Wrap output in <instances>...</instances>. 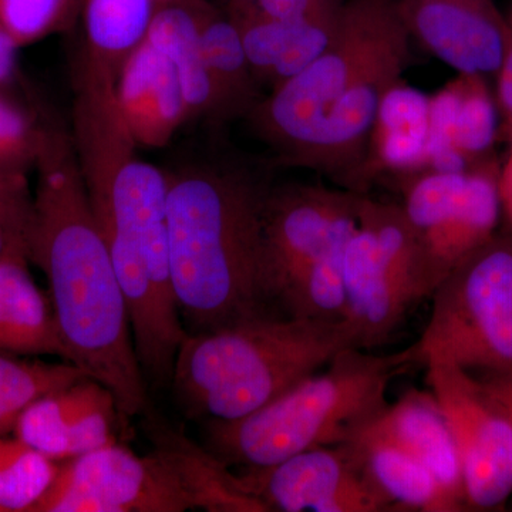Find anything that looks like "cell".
<instances>
[{
    "label": "cell",
    "mask_w": 512,
    "mask_h": 512,
    "mask_svg": "<svg viewBox=\"0 0 512 512\" xmlns=\"http://www.w3.org/2000/svg\"><path fill=\"white\" fill-rule=\"evenodd\" d=\"M35 171L28 259L46 276L69 362L114 394L123 417L137 416L147 407L146 375L72 136L49 127Z\"/></svg>",
    "instance_id": "6da1fadb"
},
{
    "label": "cell",
    "mask_w": 512,
    "mask_h": 512,
    "mask_svg": "<svg viewBox=\"0 0 512 512\" xmlns=\"http://www.w3.org/2000/svg\"><path fill=\"white\" fill-rule=\"evenodd\" d=\"M410 39L397 0H345L325 52L247 114L256 136L282 163L360 194L370 131L409 66Z\"/></svg>",
    "instance_id": "7a4b0ae2"
},
{
    "label": "cell",
    "mask_w": 512,
    "mask_h": 512,
    "mask_svg": "<svg viewBox=\"0 0 512 512\" xmlns=\"http://www.w3.org/2000/svg\"><path fill=\"white\" fill-rule=\"evenodd\" d=\"M171 284L194 332L265 313L262 215L268 188L238 168L167 174Z\"/></svg>",
    "instance_id": "3957f363"
},
{
    "label": "cell",
    "mask_w": 512,
    "mask_h": 512,
    "mask_svg": "<svg viewBox=\"0 0 512 512\" xmlns=\"http://www.w3.org/2000/svg\"><path fill=\"white\" fill-rule=\"evenodd\" d=\"M352 348L360 345L348 322L262 313L188 333L175 356L171 382L195 416L241 419Z\"/></svg>",
    "instance_id": "277c9868"
},
{
    "label": "cell",
    "mask_w": 512,
    "mask_h": 512,
    "mask_svg": "<svg viewBox=\"0 0 512 512\" xmlns=\"http://www.w3.org/2000/svg\"><path fill=\"white\" fill-rule=\"evenodd\" d=\"M420 365L414 346L377 356L346 349L272 402L235 420H210L211 453L225 464L268 467L313 448L346 443L387 406L394 377Z\"/></svg>",
    "instance_id": "5b68a950"
},
{
    "label": "cell",
    "mask_w": 512,
    "mask_h": 512,
    "mask_svg": "<svg viewBox=\"0 0 512 512\" xmlns=\"http://www.w3.org/2000/svg\"><path fill=\"white\" fill-rule=\"evenodd\" d=\"M151 453L117 441L60 463L32 512H268L211 451L157 429Z\"/></svg>",
    "instance_id": "8992f818"
},
{
    "label": "cell",
    "mask_w": 512,
    "mask_h": 512,
    "mask_svg": "<svg viewBox=\"0 0 512 512\" xmlns=\"http://www.w3.org/2000/svg\"><path fill=\"white\" fill-rule=\"evenodd\" d=\"M167 192V174L150 163L87 191L126 296L138 360L158 382L171 380L188 335L171 284Z\"/></svg>",
    "instance_id": "52a82bcc"
},
{
    "label": "cell",
    "mask_w": 512,
    "mask_h": 512,
    "mask_svg": "<svg viewBox=\"0 0 512 512\" xmlns=\"http://www.w3.org/2000/svg\"><path fill=\"white\" fill-rule=\"evenodd\" d=\"M346 322L360 349L376 348L402 325L421 299L446 278L400 204L360 195L356 225L346 245Z\"/></svg>",
    "instance_id": "ba28073f"
},
{
    "label": "cell",
    "mask_w": 512,
    "mask_h": 512,
    "mask_svg": "<svg viewBox=\"0 0 512 512\" xmlns=\"http://www.w3.org/2000/svg\"><path fill=\"white\" fill-rule=\"evenodd\" d=\"M414 343L421 365L443 359L468 370L512 369V228L458 262L433 295Z\"/></svg>",
    "instance_id": "9c48e42d"
},
{
    "label": "cell",
    "mask_w": 512,
    "mask_h": 512,
    "mask_svg": "<svg viewBox=\"0 0 512 512\" xmlns=\"http://www.w3.org/2000/svg\"><path fill=\"white\" fill-rule=\"evenodd\" d=\"M500 167L494 157L463 173L424 168L397 177L400 207L444 275L498 231Z\"/></svg>",
    "instance_id": "30bf717a"
},
{
    "label": "cell",
    "mask_w": 512,
    "mask_h": 512,
    "mask_svg": "<svg viewBox=\"0 0 512 512\" xmlns=\"http://www.w3.org/2000/svg\"><path fill=\"white\" fill-rule=\"evenodd\" d=\"M424 365L456 440L468 510L501 507L512 493L510 423L473 373L443 359Z\"/></svg>",
    "instance_id": "8fae6325"
},
{
    "label": "cell",
    "mask_w": 512,
    "mask_h": 512,
    "mask_svg": "<svg viewBox=\"0 0 512 512\" xmlns=\"http://www.w3.org/2000/svg\"><path fill=\"white\" fill-rule=\"evenodd\" d=\"M360 195L313 184L286 185L266 192L262 215L266 301H278L356 220Z\"/></svg>",
    "instance_id": "7c38bea8"
},
{
    "label": "cell",
    "mask_w": 512,
    "mask_h": 512,
    "mask_svg": "<svg viewBox=\"0 0 512 512\" xmlns=\"http://www.w3.org/2000/svg\"><path fill=\"white\" fill-rule=\"evenodd\" d=\"M238 477L268 512L394 511L367 481L348 443L313 448L268 467L247 468Z\"/></svg>",
    "instance_id": "4fadbf2b"
},
{
    "label": "cell",
    "mask_w": 512,
    "mask_h": 512,
    "mask_svg": "<svg viewBox=\"0 0 512 512\" xmlns=\"http://www.w3.org/2000/svg\"><path fill=\"white\" fill-rule=\"evenodd\" d=\"M397 5L410 37L451 69L497 72L512 25L494 0H397Z\"/></svg>",
    "instance_id": "5bb4252c"
},
{
    "label": "cell",
    "mask_w": 512,
    "mask_h": 512,
    "mask_svg": "<svg viewBox=\"0 0 512 512\" xmlns=\"http://www.w3.org/2000/svg\"><path fill=\"white\" fill-rule=\"evenodd\" d=\"M121 416L114 394L84 376L30 404L13 434L43 456L63 463L117 441Z\"/></svg>",
    "instance_id": "9a60e30c"
},
{
    "label": "cell",
    "mask_w": 512,
    "mask_h": 512,
    "mask_svg": "<svg viewBox=\"0 0 512 512\" xmlns=\"http://www.w3.org/2000/svg\"><path fill=\"white\" fill-rule=\"evenodd\" d=\"M498 136L500 113L484 74L458 73L456 79L430 97V170H470L494 157Z\"/></svg>",
    "instance_id": "2e32d148"
},
{
    "label": "cell",
    "mask_w": 512,
    "mask_h": 512,
    "mask_svg": "<svg viewBox=\"0 0 512 512\" xmlns=\"http://www.w3.org/2000/svg\"><path fill=\"white\" fill-rule=\"evenodd\" d=\"M355 437L384 441L410 454L429 468L458 510H468L456 440L433 393L409 390L350 439Z\"/></svg>",
    "instance_id": "e0dca14e"
},
{
    "label": "cell",
    "mask_w": 512,
    "mask_h": 512,
    "mask_svg": "<svg viewBox=\"0 0 512 512\" xmlns=\"http://www.w3.org/2000/svg\"><path fill=\"white\" fill-rule=\"evenodd\" d=\"M116 97L138 146H167L188 120L183 89L173 64L147 39L121 66Z\"/></svg>",
    "instance_id": "ac0fdd59"
},
{
    "label": "cell",
    "mask_w": 512,
    "mask_h": 512,
    "mask_svg": "<svg viewBox=\"0 0 512 512\" xmlns=\"http://www.w3.org/2000/svg\"><path fill=\"white\" fill-rule=\"evenodd\" d=\"M429 136L430 96L400 80L377 110L360 174V192L365 194L366 184L377 175L402 177L427 168Z\"/></svg>",
    "instance_id": "d6986e66"
},
{
    "label": "cell",
    "mask_w": 512,
    "mask_h": 512,
    "mask_svg": "<svg viewBox=\"0 0 512 512\" xmlns=\"http://www.w3.org/2000/svg\"><path fill=\"white\" fill-rule=\"evenodd\" d=\"M342 6L315 18L288 22L232 20L241 32L249 66L259 87L274 90L315 62L338 30Z\"/></svg>",
    "instance_id": "ffe728a7"
},
{
    "label": "cell",
    "mask_w": 512,
    "mask_h": 512,
    "mask_svg": "<svg viewBox=\"0 0 512 512\" xmlns=\"http://www.w3.org/2000/svg\"><path fill=\"white\" fill-rule=\"evenodd\" d=\"M28 262L18 254L0 259V353L69 362L49 295L33 281Z\"/></svg>",
    "instance_id": "44dd1931"
},
{
    "label": "cell",
    "mask_w": 512,
    "mask_h": 512,
    "mask_svg": "<svg viewBox=\"0 0 512 512\" xmlns=\"http://www.w3.org/2000/svg\"><path fill=\"white\" fill-rule=\"evenodd\" d=\"M146 39L173 64L183 89L188 120L202 116L220 119L217 92L202 53L190 0H174L160 6Z\"/></svg>",
    "instance_id": "7402d4cb"
},
{
    "label": "cell",
    "mask_w": 512,
    "mask_h": 512,
    "mask_svg": "<svg viewBox=\"0 0 512 512\" xmlns=\"http://www.w3.org/2000/svg\"><path fill=\"white\" fill-rule=\"evenodd\" d=\"M346 443L355 450L367 481L394 511H460L429 468L399 447L366 437Z\"/></svg>",
    "instance_id": "603a6c76"
},
{
    "label": "cell",
    "mask_w": 512,
    "mask_h": 512,
    "mask_svg": "<svg viewBox=\"0 0 512 512\" xmlns=\"http://www.w3.org/2000/svg\"><path fill=\"white\" fill-rule=\"evenodd\" d=\"M198 23L205 63L220 104V119L247 116L259 97L241 32L228 15L201 0H190Z\"/></svg>",
    "instance_id": "cb8c5ba5"
},
{
    "label": "cell",
    "mask_w": 512,
    "mask_h": 512,
    "mask_svg": "<svg viewBox=\"0 0 512 512\" xmlns=\"http://www.w3.org/2000/svg\"><path fill=\"white\" fill-rule=\"evenodd\" d=\"M156 0H83V57L86 62L119 76L127 57L147 37L156 15Z\"/></svg>",
    "instance_id": "d4e9b609"
},
{
    "label": "cell",
    "mask_w": 512,
    "mask_h": 512,
    "mask_svg": "<svg viewBox=\"0 0 512 512\" xmlns=\"http://www.w3.org/2000/svg\"><path fill=\"white\" fill-rule=\"evenodd\" d=\"M0 353V434L13 433L22 413L40 397L87 376L73 363L42 362Z\"/></svg>",
    "instance_id": "484cf974"
},
{
    "label": "cell",
    "mask_w": 512,
    "mask_h": 512,
    "mask_svg": "<svg viewBox=\"0 0 512 512\" xmlns=\"http://www.w3.org/2000/svg\"><path fill=\"white\" fill-rule=\"evenodd\" d=\"M50 460L15 434H0V512H32L59 473Z\"/></svg>",
    "instance_id": "4316f807"
},
{
    "label": "cell",
    "mask_w": 512,
    "mask_h": 512,
    "mask_svg": "<svg viewBox=\"0 0 512 512\" xmlns=\"http://www.w3.org/2000/svg\"><path fill=\"white\" fill-rule=\"evenodd\" d=\"M47 130L28 107L0 90V175L28 180L45 144Z\"/></svg>",
    "instance_id": "83f0119b"
},
{
    "label": "cell",
    "mask_w": 512,
    "mask_h": 512,
    "mask_svg": "<svg viewBox=\"0 0 512 512\" xmlns=\"http://www.w3.org/2000/svg\"><path fill=\"white\" fill-rule=\"evenodd\" d=\"M82 5L83 0H0V22L22 49L72 29Z\"/></svg>",
    "instance_id": "f1b7e54d"
},
{
    "label": "cell",
    "mask_w": 512,
    "mask_h": 512,
    "mask_svg": "<svg viewBox=\"0 0 512 512\" xmlns=\"http://www.w3.org/2000/svg\"><path fill=\"white\" fill-rule=\"evenodd\" d=\"M345 0H228L232 20H302L339 9Z\"/></svg>",
    "instance_id": "f546056e"
},
{
    "label": "cell",
    "mask_w": 512,
    "mask_h": 512,
    "mask_svg": "<svg viewBox=\"0 0 512 512\" xmlns=\"http://www.w3.org/2000/svg\"><path fill=\"white\" fill-rule=\"evenodd\" d=\"M32 218L33 195L30 194L28 180L0 175V227L8 235L13 247L26 258Z\"/></svg>",
    "instance_id": "4dcf8cb0"
},
{
    "label": "cell",
    "mask_w": 512,
    "mask_h": 512,
    "mask_svg": "<svg viewBox=\"0 0 512 512\" xmlns=\"http://www.w3.org/2000/svg\"><path fill=\"white\" fill-rule=\"evenodd\" d=\"M495 76L497 86L494 94L500 113V134L503 133L512 143V37Z\"/></svg>",
    "instance_id": "1f68e13d"
},
{
    "label": "cell",
    "mask_w": 512,
    "mask_h": 512,
    "mask_svg": "<svg viewBox=\"0 0 512 512\" xmlns=\"http://www.w3.org/2000/svg\"><path fill=\"white\" fill-rule=\"evenodd\" d=\"M476 377L512 427V369L480 370V376Z\"/></svg>",
    "instance_id": "d6a6232c"
},
{
    "label": "cell",
    "mask_w": 512,
    "mask_h": 512,
    "mask_svg": "<svg viewBox=\"0 0 512 512\" xmlns=\"http://www.w3.org/2000/svg\"><path fill=\"white\" fill-rule=\"evenodd\" d=\"M19 50L18 43L0 22V90L9 92L10 87L18 80Z\"/></svg>",
    "instance_id": "836d02e7"
},
{
    "label": "cell",
    "mask_w": 512,
    "mask_h": 512,
    "mask_svg": "<svg viewBox=\"0 0 512 512\" xmlns=\"http://www.w3.org/2000/svg\"><path fill=\"white\" fill-rule=\"evenodd\" d=\"M498 188H500L501 212H503L508 227L512 228V143L507 161L500 167Z\"/></svg>",
    "instance_id": "e575fe53"
},
{
    "label": "cell",
    "mask_w": 512,
    "mask_h": 512,
    "mask_svg": "<svg viewBox=\"0 0 512 512\" xmlns=\"http://www.w3.org/2000/svg\"><path fill=\"white\" fill-rule=\"evenodd\" d=\"M9 254H20L18 249L13 247L12 242H10V239L8 235H6V232L3 231V228L0 227V259L3 258V256L9 255ZM25 256V255H23Z\"/></svg>",
    "instance_id": "d590c367"
},
{
    "label": "cell",
    "mask_w": 512,
    "mask_h": 512,
    "mask_svg": "<svg viewBox=\"0 0 512 512\" xmlns=\"http://www.w3.org/2000/svg\"><path fill=\"white\" fill-rule=\"evenodd\" d=\"M158 8L160 6L168 5V3L174 2V0H156Z\"/></svg>",
    "instance_id": "8d00e7d4"
},
{
    "label": "cell",
    "mask_w": 512,
    "mask_h": 512,
    "mask_svg": "<svg viewBox=\"0 0 512 512\" xmlns=\"http://www.w3.org/2000/svg\"><path fill=\"white\" fill-rule=\"evenodd\" d=\"M508 20H510V23H511V25H512V10H511L510 19H508Z\"/></svg>",
    "instance_id": "74e56055"
}]
</instances>
